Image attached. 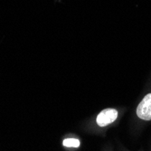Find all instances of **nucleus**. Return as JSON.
Listing matches in <instances>:
<instances>
[{"mask_svg": "<svg viewBox=\"0 0 151 151\" xmlns=\"http://www.w3.org/2000/svg\"><path fill=\"white\" fill-rule=\"evenodd\" d=\"M137 115L141 119L151 120V93L147 94L137 108Z\"/></svg>", "mask_w": 151, "mask_h": 151, "instance_id": "1", "label": "nucleus"}, {"mask_svg": "<svg viewBox=\"0 0 151 151\" xmlns=\"http://www.w3.org/2000/svg\"><path fill=\"white\" fill-rule=\"evenodd\" d=\"M118 117V111L114 109H106L97 117V123L101 127H105L114 122Z\"/></svg>", "mask_w": 151, "mask_h": 151, "instance_id": "2", "label": "nucleus"}, {"mask_svg": "<svg viewBox=\"0 0 151 151\" xmlns=\"http://www.w3.org/2000/svg\"><path fill=\"white\" fill-rule=\"evenodd\" d=\"M63 144L67 147H78L80 146V141L76 139H66L63 140Z\"/></svg>", "mask_w": 151, "mask_h": 151, "instance_id": "3", "label": "nucleus"}]
</instances>
